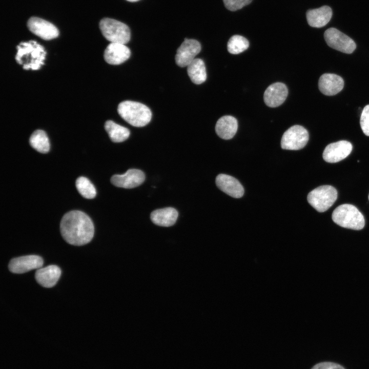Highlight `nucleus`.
Instances as JSON below:
<instances>
[{"label": "nucleus", "mask_w": 369, "mask_h": 369, "mask_svg": "<svg viewBox=\"0 0 369 369\" xmlns=\"http://www.w3.org/2000/svg\"><path fill=\"white\" fill-rule=\"evenodd\" d=\"M60 230L63 238L68 243L74 245L89 243L94 233V225L90 218L77 210L71 211L63 216Z\"/></svg>", "instance_id": "1"}, {"label": "nucleus", "mask_w": 369, "mask_h": 369, "mask_svg": "<svg viewBox=\"0 0 369 369\" xmlns=\"http://www.w3.org/2000/svg\"><path fill=\"white\" fill-rule=\"evenodd\" d=\"M16 62L28 70H36L44 64L46 52L44 47L35 40L20 43L16 47Z\"/></svg>", "instance_id": "2"}, {"label": "nucleus", "mask_w": 369, "mask_h": 369, "mask_svg": "<svg viewBox=\"0 0 369 369\" xmlns=\"http://www.w3.org/2000/svg\"><path fill=\"white\" fill-rule=\"evenodd\" d=\"M119 115L126 121L136 127H142L149 123L152 112L147 106L140 102L126 100L118 106Z\"/></svg>", "instance_id": "3"}, {"label": "nucleus", "mask_w": 369, "mask_h": 369, "mask_svg": "<svg viewBox=\"0 0 369 369\" xmlns=\"http://www.w3.org/2000/svg\"><path fill=\"white\" fill-rule=\"evenodd\" d=\"M332 218L338 225L352 230H361L365 225L362 214L355 206L350 204H343L337 207L332 213Z\"/></svg>", "instance_id": "4"}, {"label": "nucleus", "mask_w": 369, "mask_h": 369, "mask_svg": "<svg viewBox=\"0 0 369 369\" xmlns=\"http://www.w3.org/2000/svg\"><path fill=\"white\" fill-rule=\"evenodd\" d=\"M104 36L111 43L127 44L131 37L130 30L125 24L110 18H104L99 22Z\"/></svg>", "instance_id": "5"}, {"label": "nucleus", "mask_w": 369, "mask_h": 369, "mask_svg": "<svg viewBox=\"0 0 369 369\" xmlns=\"http://www.w3.org/2000/svg\"><path fill=\"white\" fill-rule=\"evenodd\" d=\"M337 198V191L329 185L318 187L311 191L307 199L310 204L319 212L327 210Z\"/></svg>", "instance_id": "6"}, {"label": "nucleus", "mask_w": 369, "mask_h": 369, "mask_svg": "<svg viewBox=\"0 0 369 369\" xmlns=\"http://www.w3.org/2000/svg\"><path fill=\"white\" fill-rule=\"evenodd\" d=\"M308 140V131L301 126L294 125L283 133L281 147L285 150H298L304 147Z\"/></svg>", "instance_id": "7"}, {"label": "nucleus", "mask_w": 369, "mask_h": 369, "mask_svg": "<svg viewBox=\"0 0 369 369\" xmlns=\"http://www.w3.org/2000/svg\"><path fill=\"white\" fill-rule=\"evenodd\" d=\"M324 37L329 47L343 53H352L356 48V43L351 38L336 28L327 29Z\"/></svg>", "instance_id": "8"}, {"label": "nucleus", "mask_w": 369, "mask_h": 369, "mask_svg": "<svg viewBox=\"0 0 369 369\" xmlns=\"http://www.w3.org/2000/svg\"><path fill=\"white\" fill-rule=\"evenodd\" d=\"M201 51V45L194 39L185 38L177 49L175 55L176 64L180 67H187Z\"/></svg>", "instance_id": "9"}, {"label": "nucleus", "mask_w": 369, "mask_h": 369, "mask_svg": "<svg viewBox=\"0 0 369 369\" xmlns=\"http://www.w3.org/2000/svg\"><path fill=\"white\" fill-rule=\"evenodd\" d=\"M27 27L32 33L45 40L55 38L59 35L58 29L53 24L40 18L31 17Z\"/></svg>", "instance_id": "10"}, {"label": "nucleus", "mask_w": 369, "mask_h": 369, "mask_svg": "<svg viewBox=\"0 0 369 369\" xmlns=\"http://www.w3.org/2000/svg\"><path fill=\"white\" fill-rule=\"evenodd\" d=\"M353 149L351 142L340 140L328 145L323 152V159L330 163H335L346 158Z\"/></svg>", "instance_id": "11"}, {"label": "nucleus", "mask_w": 369, "mask_h": 369, "mask_svg": "<svg viewBox=\"0 0 369 369\" xmlns=\"http://www.w3.org/2000/svg\"><path fill=\"white\" fill-rule=\"evenodd\" d=\"M43 265L42 258L37 255H27L12 259L8 268L13 273L22 274L33 269H38Z\"/></svg>", "instance_id": "12"}, {"label": "nucleus", "mask_w": 369, "mask_h": 369, "mask_svg": "<svg viewBox=\"0 0 369 369\" xmlns=\"http://www.w3.org/2000/svg\"><path fill=\"white\" fill-rule=\"evenodd\" d=\"M144 173L138 169L128 170L124 174H115L111 178V183L115 186L125 189H131L140 186L145 180Z\"/></svg>", "instance_id": "13"}, {"label": "nucleus", "mask_w": 369, "mask_h": 369, "mask_svg": "<svg viewBox=\"0 0 369 369\" xmlns=\"http://www.w3.org/2000/svg\"><path fill=\"white\" fill-rule=\"evenodd\" d=\"M131 55L130 49L125 44L111 43L106 48L104 57L108 64L120 65L129 58Z\"/></svg>", "instance_id": "14"}, {"label": "nucleus", "mask_w": 369, "mask_h": 369, "mask_svg": "<svg viewBox=\"0 0 369 369\" xmlns=\"http://www.w3.org/2000/svg\"><path fill=\"white\" fill-rule=\"evenodd\" d=\"M288 94L285 84L277 82L270 85L265 90L263 100L268 107L275 108L281 105L286 99Z\"/></svg>", "instance_id": "15"}, {"label": "nucleus", "mask_w": 369, "mask_h": 369, "mask_svg": "<svg viewBox=\"0 0 369 369\" xmlns=\"http://www.w3.org/2000/svg\"><path fill=\"white\" fill-rule=\"evenodd\" d=\"M217 187L229 196L238 198L244 194V189L240 182L235 178L224 174H220L216 178Z\"/></svg>", "instance_id": "16"}, {"label": "nucleus", "mask_w": 369, "mask_h": 369, "mask_svg": "<svg viewBox=\"0 0 369 369\" xmlns=\"http://www.w3.org/2000/svg\"><path fill=\"white\" fill-rule=\"evenodd\" d=\"M318 87L322 94L332 96L342 90L344 87V80L341 77L335 74L325 73L320 77Z\"/></svg>", "instance_id": "17"}, {"label": "nucleus", "mask_w": 369, "mask_h": 369, "mask_svg": "<svg viewBox=\"0 0 369 369\" xmlns=\"http://www.w3.org/2000/svg\"><path fill=\"white\" fill-rule=\"evenodd\" d=\"M60 275V269L57 265H50L37 269L35 273V278L42 286L51 288L56 284Z\"/></svg>", "instance_id": "18"}, {"label": "nucleus", "mask_w": 369, "mask_h": 369, "mask_svg": "<svg viewBox=\"0 0 369 369\" xmlns=\"http://www.w3.org/2000/svg\"><path fill=\"white\" fill-rule=\"evenodd\" d=\"M306 15L307 22L310 26L321 28L325 26L331 20L332 10L329 6H323L319 8L309 10Z\"/></svg>", "instance_id": "19"}, {"label": "nucleus", "mask_w": 369, "mask_h": 369, "mask_svg": "<svg viewBox=\"0 0 369 369\" xmlns=\"http://www.w3.org/2000/svg\"><path fill=\"white\" fill-rule=\"evenodd\" d=\"M238 129L237 119L232 116L225 115L220 117L215 126L217 135L223 139H230L234 137Z\"/></svg>", "instance_id": "20"}, {"label": "nucleus", "mask_w": 369, "mask_h": 369, "mask_svg": "<svg viewBox=\"0 0 369 369\" xmlns=\"http://www.w3.org/2000/svg\"><path fill=\"white\" fill-rule=\"evenodd\" d=\"M178 216L176 209L168 207L153 211L150 217L152 221L156 225L170 227L175 224Z\"/></svg>", "instance_id": "21"}, {"label": "nucleus", "mask_w": 369, "mask_h": 369, "mask_svg": "<svg viewBox=\"0 0 369 369\" xmlns=\"http://www.w3.org/2000/svg\"><path fill=\"white\" fill-rule=\"evenodd\" d=\"M187 73L191 81L195 84L199 85L206 80V67L201 59L195 58L187 66Z\"/></svg>", "instance_id": "22"}, {"label": "nucleus", "mask_w": 369, "mask_h": 369, "mask_svg": "<svg viewBox=\"0 0 369 369\" xmlns=\"http://www.w3.org/2000/svg\"><path fill=\"white\" fill-rule=\"evenodd\" d=\"M105 129L110 138L114 142H120L126 140L130 134L128 128L110 120L106 121Z\"/></svg>", "instance_id": "23"}, {"label": "nucleus", "mask_w": 369, "mask_h": 369, "mask_svg": "<svg viewBox=\"0 0 369 369\" xmlns=\"http://www.w3.org/2000/svg\"><path fill=\"white\" fill-rule=\"evenodd\" d=\"M29 142L33 149L40 153H46L50 150L49 138L43 130H35L31 134Z\"/></svg>", "instance_id": "24"}, {"label": "nucleus", "mask_w": 369, "mask_h": 369, "mask_svg": "<svg viewBox=\"0 0 369 369\" xmlns=\"http://www.w3.org/2000/svg\"><path fill=\"white\" fill-rule=\"evenodd\" d=\"M249 46V43L247 38L241 35H235L229 39L227 49L230 53L237 54L247 50Z\"/></svg>", "instance_id": "25"}, {"label": "nucleus", "mask_w": 369, "mask_h": 369, "mask_svg": "<svg viewBox=\"0 0 369 369\" xmlns=\"http://www.w3.org/2000/svg\"><path fill=\"white\" fill-rule=\"evenodd\" d=\"M75 184L77 191L84 198L92 199L95 197L96 189L87 178L83 176L78 177Z\"/></svg>", "instance_id": "26"}, {"label": "nucleus", "mask_w": 369, "mask_h": 369, "mask_svg": "<svg viewBox=\"0 0 369 369\" xmlns=\"http://www.w3.org/2000/svg\"><path fill=\"white\" fill-rule=\"evenodd\" d=\"M360 124L364 134L369 136V105L365 106L362 111Z\"/></svg>", "instance_id": "27"}, {"label": "nucleus", "mask_w": 369, "mask_h": 369, "mask_svg": "<svg viewBox=\"0 0 369 369\" xmlns=\"http://www.w3.org/2000/svg\"><path fill=\"white\" fill-rule=\"evenodd\" d=\"M252 1V0H223L225 7L232 11L241 9Z\"/></svg>", "instance_id": "28"}, {"label": "nucleus", "mask_w": 369, "mask_h": 369, "mask_svg": "<svg viewBox=\"0 0 369 369\" xmlns=\"http://www.w3.org/2000/svg\"><path fill=\"white\" fill-rule=\"evenodd\" d=\"M312 369H344V368L341 365L335 363L324 362L316 364Z\"/></svg>", "instance_id": "29"}, {"label": "nucleus", "mask_w": 369, "mask_h": 369, "mask_svg": "<svg viewBox=\"0 0 369 369\" xmlns=\"http://www.w3.org/2000/svg\"><path fill=\"white\" fill-rule=\"evenodd\" d=\"M126 1H127L128 2H135L138 1L139 0H126Z\"/></svg>", "instance_id": "30"}, {"label": "nucleus", "mask_w": 369, "mask_h": 369, "mask_svg": "<svg viewBox=\"0 0 369 369\" xmlns=\"http://www.w3.org/2000/svg\"><path fill=\"white\" fill-rule=\"evenodd\" d=\"M368 199H369V195H368Z\"/></svg>", "instance_id": "31"}]
</instances>
